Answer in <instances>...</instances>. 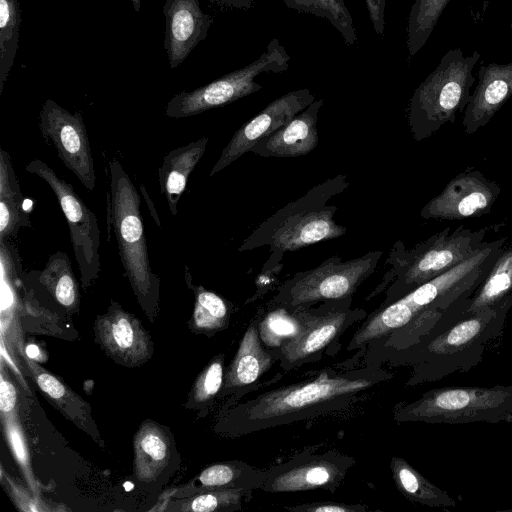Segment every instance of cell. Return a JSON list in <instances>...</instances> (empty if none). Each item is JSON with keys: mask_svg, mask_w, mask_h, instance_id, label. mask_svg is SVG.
Returning <instances> with one entry per match:
<instances>
[{"mask_svg": "<svg viewBox=\"0 0 512 512\" xmlns=\"http://www.w3.org/2000/svg\"><path fill=\"white\" fill-rule=\"evenodd\" d=\"M392 378L381 368L322 370L311 379L280 386L228 412L229 432L243 436L347 408Z\"/></svg>", "mask_w": 512, "mask_h": 512, "instance_id": "obj_1", "label": "cell"}, {"mask_svg": "<svg viewBox=\"0 0 512 512\" xmlns=\"http://www.w3.org/2000/svg\"><path fill=\"white\" fill-rule=\"evenodd\" d=\"M507 237L487 244L477 253L406 295L384 304L356 331L348 350L368 344L397 330L405 332V348L419 343L449 307L470 297L506 246Z\"/></svg>", "mask_w": 512, "mask_h": 512, "instance_id": "obj_2", "label": "cell"}, {"mask_svg": "<svg viewBox=\"0 0 512 512\" xmlns=\"http://www.w3.org/2000/svg\"><path fill=\"white\" fill-rule=\"evenodd\" d=\"M460 298L419 343L408 347L415 363L410 385L440 380L454 373L467 372L483 359L488 344L503 334L512 294L493 306L466 312Z\"/></svg>", "mask_w": 512, "mask_h": 512, "instance_id": "obj_3", "label": "cell"}, {"mask_svg": "<svg viewBox=\"0 0 512 512\" xmlns=\"http://www.w3.org/2000/svg\"><path fill=\"white\" fill-rule=\"evenodd\" d=\"M481 55H464L460 48L448 50L437 67L415 89L408 106V124L413 138L423 141L443 125L454 123L464 112L475 83L473 70Z\"/></svg>", "mask_w": 512, "mask_h": 512, "instance_id": "obj_4", "label": "cell"}, {"mask_svg": "<svg viewBox=\"0 0 512 512\" xmlns=\"http://www.w3.org/2000/svg\"><path fill=\"white\" fill-rule=\"evenodd\" d=\"M490 226L472 230L460 225L452 230L446 227L433 234L412 249H406L401 241L394 244L388 262L392 268V284L387 292L390 303L406 295L418 286L445 273L482 249Z\"/></svg>", "mask_w": 512, "mask_h": 512, "instance_id": "obj_5", "label": "cell"}, {"mask_svg": "<svg viewBox=\"0 0 512 512\" xmlns=\"http://www.w3.org/2000/svg\"><path fill=\"white\" fill-rule=\"evenodd\" d=\"M109 221L117 240L118 252L132 288L145 305L158 299L160 279L153 273L140 213V195L117 159L109 164Z\"/></svg>", "mask_w": 512, "mask_h": 512, "instance_id": "obj_6", "label": "cell"}, {"mask_svg": "<svg viewBox=\"0 0 512 512\" xmlns=\"http://www.w3.org/2000/svg\"><path fill=\"white\" fill-rule=\"evenodd\" d=\"M397 422L428 424L512 423V385L435 388L395 408Z\"/></svg>", "mask_w": 512, "mask_h": 512, "instance_id": "obj_7", "label": "cell"}, {"mask_svg": "<svg viewBox=\"0 0 512 512\" xmlns=\"http://www.w3.org/2000/svg\"><path fill=\"white\" fill-rule=\"evenodd\" d=\"M382 254L381 251H371L345 262L339 257H331L316 268L297 273L284 282L271 302L297 309L321 301L348 299L375 271Z\"/></svg>", "mask_w": 512, "mask_h": 512, "instance_id": "obj_8", "label": "cell"}, {"mask_svg": "<svg viewBox=\"0 0 512 512\" xmlns=\"http://www.w3.org/2000/svg\"><path fill=\"white\" fill-rule=\"evenodd\" d=\"M290 56L277 38L247 66L228 73L191 92L175 95L166 106V115L184 118L232 103L262 89L255 78L262 73H281L288 69Z\"/></svg>", "mask_w": 512, "mask_h": 512, "instance_id": "obj_9", "label": "cell"}, {"mask_svg": "<svg viewBox=\"0 0 512 512\" xmlns=\"http://www.w3.org/2000/svg\"><path fill=\"white\" fill-rule=\"evenodd\" d=\"M25 170L44 180L54 192L64 213L83 288L100 271V231L96 215L86 206L74 187L40 159L30 161Z\"/></svg>", "mask_w": 512, "mask_h": 512, "instance_id": "obj_10", "label": "cell"}, {"mask_svg": "<svg viewBox=\"0 0 512 512\" xmlns=\"http://www.w3.org/2000/svg\"><path fill=\"white\" fill-rule=\"evenodd\" d=\"M38 126L43 139L54 147L62 163L86 189L93 191L96 174L81 113H71L54 100L47 99L40 110Z\"/></svg>", "mask_w": 512, "mask_h": 512, "instance_id": "obj_11", "label": "cell"}, {"mask_svg": "<svg viewBox=\"0 0 512 512\" xmlns=\"http://www.w3.org/2000/svg\"><path fill=\"white\" fill-rule=\"evenodd\" d=\"M355 462L353 457L335 450L322 454H301L269 469L261 490L291 493L322 489L333 493Z\"/></svg>", "mask_w": 512, "mask_h": 512, "instance_id": "obj_12", "label": "cell"}, {"mask_svg": "<svg viewBox=\"0 0 512 512\" xmlns=\"http://www.w3.org/2000/svg\"><path fill=\"white\" fill-rule=\"evenodd\" d=\"M501 193L500 186L482 172L467 169L452 178L442 192L420 212L423 219L464 220L490 213Z\"/></svg>", "mask_w": 512, "mask_h": 512, "instance_id": "obj_13", "label": "cell"}, {"mask_svg": "<svg viewBox=\"0 0 512 512\" xmlns=\"http://www.w3.org/2000/svg\"><path fill=\"white\" fill-rule=\"evenodd\" d=\"M315 100L310 90L303 88L288 92L269 103L234 133L212 167L209 176L215 175L246 152H250L258 141L285 125Z\"/></svg>", "mask_w": 512, "mask_h": 512, "instance_id": "obj_14", "label": "cell"}, {"mask_svg": "<svg viewBox=\"0 0 512 512\" xmlns=\"http://www.w3.org/2000/svg\"><path fill=\"white\" fill-rule=\"evenodd\" d=\"M365 311L343 308L322 315H311L304 330L293 340L270 351L284 369H291L313 360L350 325L362 318Z\"/></svg>", "mask_w": 512, "mask_h": 512, "instance_id": "obj_15", "label": "cell"}, {"mask_svg": "<svg viewBox=\"0 0 512 512\" xmlns=\"http://www.w3.org/2000/svg\"><path fill=\"white\" fill-rule=\"evenodd\" d=\"M336 206H320L286 217L266 243L271 252L296 251L306 246L337 238L347 229L334 221Z\"/></svg>", "mask_w": 512, "mask_h": 512, "instance_id": "obj_16", "label": "cell"}, {"mask_svg": "<svg viewBox=\"0 0 512 512\" xmlns=\"http://www.w3.org/2000/svg\"><path fill=\"white\" fill-rule=\"evenodd\" d=\"M163 13L166 20L164 48L170 67L176 68L206 38L212 18L203 13L199 0H166Z\"/></svg>", "mask_w": 512, "mask_h": 512, "instance_id": "obj_17", "label": "cell"}, {"mask_svg": "<svg viewBox=\"0 0 512 512\" xmlns=\"http://www.w3.org/2000/svg\"><path fill=\"white\" fill-rule=\"evenodd\" d=\"M512 96V62L481 65L478 83L464 110V132L474 134L485 126Z\"/></svg>", "mask_w": 512, "mask_h": 512, "instance_id": "obj_18", "label": "cell"}, {"mask_svg": "<svg viewBox=\"0 0 512 512\" xmlns=\"http://www.w3.org/2000/svg\"><path fill=\"white\" fill-rule=\"evenodd\" d=\"M324 100L318 99L295 115L285 125L258 141L250 152L262 157H299L318 144V113Z\"/></svg>", "mask_w": 512, "mask_h": 512, "instance_id": "obj_19", "label": "cell"}, {"mask_svg": "<svg viewBox=\"0 0 512 512\" xmlns=\"http://www.w3.org/2000/svg\"><path fill=\"white\" fill-rule=\"evenodd\" d=\"M260 319L261 317H256L248 325L224 377L225 389L254 385L275 362L274 355L261 341Z\"/></svg>", "mask_w": 512, "mask_h": 512, "instance_id": "obj_20", "label": "cell"}, {"mask_svg": "<svg viewBox=\"0 0 512 512\" xmlns=\"http://www.w3.org/2000/svg\"><path fill=\"white\" fill-rule=\"evenodd\" d=\"M100 338L105 348L124 361L142 360L148 352L145 332L137 319L113 307L98 321Z\"/></svg>", "mask_w": 512, "mask_h": 512, "instance_id": "obj_21", "label": "cell"}, {"mask_svg": "<svg viewBox=\"0 0 512 512\" xmlns=\"http://www.w3.org/2000/svg\"><path fill=\"white\" fill-rule=\"evenodd\" d=\"M24 285L44 291L58 305L74 310L79 303L78 284L71 261L65 252L51 254L42 270H31L22 274Z\"/></svg>", "mask_w": 512, "mask_h": 512, "instance_id": "obj_22", "label": "cell"}, {"mask_svg": "<svg viewBox=\"0 0 512 512\" xmlns=\"http://www.w3.org/2000/svg\"><path fill=\"white\" fill-rule=\"evenodd\" d=\"M208 138L202 137L187 145L168 152L158 170L160 192L166 199L170 213L178 212V202L186 189L187 181L195 166L202 158Z\"/></svg>", "mask_w": 512, "mask_h": 512, "instance_id": "obj_23", "label": "cell"}, {"mask_svg": "<svg viewBox=\"0 0 512 512\" xmlns=\"http://www.w3.org/2000/svg\"><path fill=\"white\" fill-rule=\"evenodd\" d=\"M32 223L24 208L20 185L12 166L10 154L0 149V241L12 240L21 228Z\"/></svg>", "mask_w": 512, "mask_h": 512, "instance_id": "obj_24", "label": "cell"}, {"mask_svg": "<svg viewBox=\"0 0 512 512\" xmlns=\"http://www.w3.org/2000/svg\"><path fill=\"white\" fill-rule=\"evenodd\" d=\"M392 478L397 490L409 501L434 508H453L457 502L434 485L405 459L393 456L390 461Z\"/></svg>", "mask_w": 512, "mask_h": 512, "instance_id": "obj_25", "label": "cell"}, {"mask_svg": "<svg viewBox=\"0 0 512 512\" xmlns=\"http://www.w3.org/2000/svg\"><path fill=\"white\" fill-rule=\"evenodd\" d=\"M512 294V244L504 247L488 273L467 300L466 312L493 306Z\"/></svg>", "mask_w": 512, "mask_h": 512, "instance_id": "obj_26", "label": "cell"}, {"mask_svg": "<svg viewBox=\"0 0 512 512\" xmlns=\"http://www.w3.org/2000/svg\"><path fill=\"white\" fill-rule=\"evenodd\" d=\"M269 470L257 469L241 461L218 463L209 466L198 477L200 484L211 490L261 489Z\"/></svg>", "mask_w": 512, "mask_h": 512, "instance_id": "obj_27", "label": "cell"}, {"mask_svg": "<svg viewBox=\"0 0 512 512\" xmlns=\"http://www.w3.org/2000/svg\"><path fill=\"white\" fill-rule=\"evenodd\" d=\"M345 180L342 176L331 179L317 187H314L307 195L297 202L288 205L283 210L278 211L271 218L267 219L259 228L243 242L239 250L253 248L255 246L266 244L273 231L288 216L312 208L323 206L324 203L336 192L341 189V183Z\"/></svg>", "mask_w": 512, "mask_h": 512, "instance_id": "obj_28", "label": "cell"}, {"mask_svg": "<svg viewBox=\"0 0 512 512\" xmlns=\"http://www.w3.org/2000/svg\"><path fill=\"white\" fill-rule=\"evenodd\" d=\"M311 314L305 308L276 306L261 317L259 334L266 348L275 350L296 338L305 328Z\"/></svg>", "mask_w": 512, "mask_h": 512, "instance_id": "obj_29", "label": "cell"}, {"mask_svg": "<svg viewBox=\"0 0 512 512\" xmlns=\"http://www.w3.org/2000/svg\"><path fill=\"white\" fill-rule=\"evenodd\" d=\"M169 442L156 428L142 430L135 441V469L140 479H154L166 466Z\"/></svg>", "mask_w": 512, "mask_h": 512, "instance_id": "obj_30", "label": "cell"}, {"mask_svg": "<svg viewBox=\"0 0 512 512\" xmlns=\"http://www.w3.org/2000/svg\"><path fill=\"white\" fill-rule=\"evenodd\" d=\"M284 4L300 13L328 20L340 33L346 45L358 41L353 18L344 0H283Z\"/></svg>", "mask_w": 512, "mask_h": 512, "instance_id": "obj_31", "label": "cell"}, {"mask_svg": "<svg viewBox=\"0 0 512 512\" xmlns=\"http://www.w3.org/2000/svg\"><path fill=\"white\" fill-rule=\"evenodd\" d=\"M449 2L450 0H415L407 25V48L410 57L424 47Z\"/></svg>", "mask_w": 512, "mask_h": 512, "instance_id": "obj_32", "label": "cell"}, {"mask_svg": "<svg viewBox=\"0 0 512 512\" xmlns=\"http://www.w3.org/2000/svg\"><path fill=\"white\" fill-rule=\"evenodd\" d=\"M20 8L17 0H0V94L18 47Z\"/></svg>", "mask_w": 512, "mask_h": 512, "instance_id": "obj_33", "label": "cell"}, {"mask_svg": "<svg viewBox=\"0 0 512 512\" xmlns=\"http://www.w3.org/2000/svg\"><path fill=\"white\" fill-rule=\"evenodd\" d=\"M195 307L193 323L203 331H217L224 328L229 320L227 302L218 294L201 286L194 288Z\"/></svg>", "mask_w": 512, "mask_h": 512, "instance_id": "obj_34", "label": "cell"}, {"mask_svg": "<svg viewBox=\"0 0 512 512\" xmlns=\"http://www.w3.org/2000/svg\"><path fill=\"white\" fill-rule=\"evenodd\" d=\"M252 491L249 489L211 490L196 496L189 508L194 512L240 510L243 500L251 497Z\"/></svg>", "mask_w": 512, "mask_h": 512, "instance_id": "obj_35", "label": "cell"}, {"mask_svg": "<svg viewBox=\"0 0 512 512\" xmlns=\"http://www.w3.org/2000/svg\"><path fill=\"white\" fill-rule=\"evenodd\" d=\"M223 370V357L219 355L210 362L196 380L192 391L194 400L206 402L214 398L224 382Z\"/></svg>", "mask_w": 512, "mask_h": 512, "instance_id": "obj_36", "label": "cell"}, {"mask_svg": "<svg viewBox=\"0 0 512 512\" xmlns=\"http://www.w3.org/2000/svg\"><path fill=\"white\" fill-rule=\"evenodd\" d=\"M291 512H368L369 508L362 504H347L334 501L310 502L284 507Z\"/></svg>", "mask_w": 512, "mask_h": 512, "instance_id": "obj_37", "label": "cell"}, {"mask_svg": "<svg viewBox=\"0 0 512 512\" xmlns=\"http://www.w3.org/2000/svg\"><path fill=\"white\" fill-rule=\"evenodd\" d=\"M7 437L9 438V443L12 447V450L17 458L18 462L24 468L25 471H28V457L25 448V443L22 437V433L17 425H15V421L9 420L6 425Z\"/></svg>", "mask_w": 512, "mask_h": 512, "instance_id": "obj_38", "label": "cell"}, {"mask_svg": "<svg viewBox=\"0 0 512 512\" xmlns=\"http://www.w3.org/2000/svg\"><path fill=\"white\" fill-rule=\"evenodd\" d=\"M35 378L39 387L51 398L60 400L65 396V386L51 374L36 370Z\"/></svg>", "mask_w": 512, "mask_h": 512, "instance_id": "obj_39", "label": "cell"}, {"mask_svg": "<svg viewBox=\"0 0 512 512\" xmlns=\"http://www.w3.org/2000/svg\"><path fill=\"white\" fill-rule=\"evenodd\" d=\"M369 18L378 36L384 35V11L386 0H365Z\"/></svg>", "mask_w": 512, "mask_h": 512, "instance_id": "obj_40", "label": "cell"}, {"mask_svg": "<svg viewBox=\"0 0 512 512\" xmlns=\"http://www.w3.org/2000/svg\"><path fill=\"white\" fill-rule=\"evenodd\" d=\"M16 401L17 393L15 387L2 375L0 382V408L3 416L15 408Z\"/></svg>", "mask_w": 512, "mask_h": 512, "instance_id": "obj_41", "label": "cell"}, {"mask_svg": "<svg viewBox=\"0 0 512 512\" xmlns=\"http://www.w3.org/2000/svg\"><path fill=\"white\" fill-rule=\"evenodd\" d=\"M141 191H142V193L145 195V199H146V201H147V203H148V207H149V209H150V211H151V215H152V216H153V218L155 219L156 224H157L158 226H160L161 224H160L159 218H158V216H157L156 210L154 209L153 203H151V200H150V198L148 197V194H147V192H146V190H145V187L141 186Z\"/></svg>", "mask_w": 512, "mask_h": 512, "instance_id": "obj_42", "label": "cell"}, {"mask_svg": "<svg viewBox=\"0 0 512 512\" xmlns=\"http://www.w3.org/2000/svg\"><path fill=\"white\" fill-rule=\"evenodd\" d=\"M26 352H27V355L34 359L38 356L39 354V349L37 348V346L35 345H29L26 349Z\"/></svg>", "mask_w": 512, "mask_h": 512, "instance_id": "obj_43", "label": "cell"}, {"mask_svg": "<svg viewBox=\"0 0 512 512\" xmlns=\"http://www.w3.org/2000/svg\"><path fill=\"white\" fill-rule=\"evenodd\" d=\"M136 11L140 9V0H131Z\"/></svg>", "mask_w": 512, "mask_h": 512, "instance_id": "obj_44", "label": "cell"}, {"mask_svg": "<svg viewBox=\"0 0 512 512\" xmlns=\"http://www.w3.org/2000/svg\"><path fill=\"white\" fill-rule=\"evenodd\" d=\"M510 28H511V30H512V24L510 25Z\"/></svg>", "mask_w": 512, "mask_h": 512, "instance_id": "obj_45", "label": "cell"}]
</instances>
